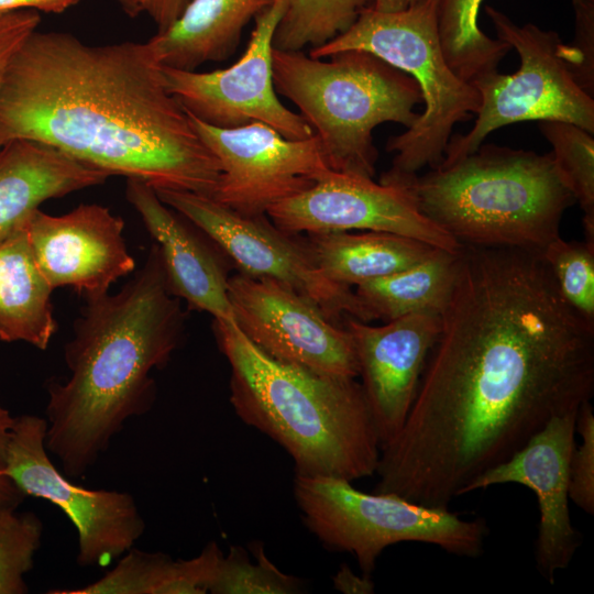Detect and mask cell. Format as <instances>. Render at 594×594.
Masks as SVG:
<instances>
[{"instance_id": "obj_23", "label": "cell", "mask_w": 594, "mask_h": 594, "mask_svg": "<svg viewBox=\"0 0 594 594\" xmlns=\"http://www.w3.org/2000/svg\"><path fill=\"white\" fill-rule=\"evenodd\" d=\"M316 264L329 280L352 287L406 270L435 246L386 232H329L308 234Z\"/></svg>"}, {"instance_id": "obj_14", "label": "cell", "mask_w": 594, "mask_h": 594, "mask_svg": "<svg viewBox=\"0 0 594 594\" xmlns=\"http://www.w3.org/2000/svg\"><path fill=\"white\" fill-rule=\"evenodd\" d=\"M234 321L271 358L331 376H359L353 338L308 298L271 278L229 277Z\"/></svg>"}, {"instance_id": "obj_15", "label": "cell", "mask_w": 594, "mask_h": 594, "mask_svg": "<svg viewBox=\"0 0 594 594\" xmlns=\"http://www.w3.org/2000/svg\"><path fill=\"white\" fill-rule=\"evenodd\" d=\"M266 215L290 233L362 230L399 234L450 252L462 248L419 211L405 186L332 169L309 189L271 207Z\"/></svg>"}, {"instance_id": "obj_27", "label": "cell", "mask_w": 594, "mask_h": 594, "mask_svg": "<svg viewBox=\"0 0 594 594\" xmlns=\"http://www.w3.org/2000/svg\"><path fill=\"white\" fill-rule=\"evenodd\" d=\"M557 169L583 211L585 242L594 245V134L558 120L539 121Z\"/></svg>"}, {"instance_id": "obj_28", "label": "cell", "mask_w": 594, "mask_h": 594, "mask_svg": "<svg viewBox=\"0 0 594 594\" xmlns=\"http://www.w3.org/2000/svg\"><path fill=\"white\" fill-rule=\"evenodd\" d=\"M373 0H288L273 47L302 51L319 47L344 33Z\"/></svg>"}, {"instance_id": "obj_22", "label": "cell", "mask_w": 594, "mask_h": 594, "mask_svg": "<svg viewBox=\"0 0 594 594\" xmlns=\"http://www.w3.org/2000/svg\"><path fill=\"white\" fill-rule=\"evenodd\" d=\"M23 226L0 242V340L45 350L57 329L54 289L36 264Z\"/></svg>"}, {"instance_id": "obj_36", "label": "cell", "mask_w": 594, "mask_h": 594, "mask_svg": "<svg viewBox=\"0 0 594 594\" xmlns=\"http://www.w3.org/2000/svg\"><path fill=\"white\" fill-rule=\"evenodd\" d=\"M190 0H131L127 14L147 13L157 25V32L168 29L183 13Z\"/></svg>"}, {"instance_id": "obj_39", "label": "cell", "mask_w": 594, "mask_h": 594, "mask_svg": "<svg viewBox=\"0 0 594 594\" xmlns=\"http://www.w3.org/2000/svg\"><path fill=\"white\" fill-rule=\"evenodd\" d=\"M372 6L380 11L391 12L404 9L402 0H373Z\"/></svg>"}, {"instance_id": "obj_24", "label": "cell", "mask_w": 594, "mask_h": 594, "mask_svg": "<svg viewBox=\"0 0 594 594\" xmlns=\"http://www.w3.org/2000/svg\"><path fill=\"white\" fill-rule=\"evenodd\" d=\"M223 556L215 541L188 560L131 548L114 568L85 586L50 594H206Z\"/></svg>"}, {"instance_id": "obj_38", "label": "cell", "mask_w": 594, "mask_h": 594, "mask_svg": "<svg viewBox=\"0 0 594 594\" xmlns=\"http://www.w3.org/2000/svg\"><path fill=\"white\" fill-rule=\"evenodd\" d=\"M80 0H0V13L35 10L45 13H62Z\"/></svg>"}, {"instance_id": "obj_1", "label": "cell", "mask_w": 594, "mask_h": 594, "mask_svg": "<svg viewBox=\"0 0 594 594\" xmlns=\"http://www.w3.org/2000/svg\"><path fill=\"white\" fill-rule=\"evenodd\" d=\"M594 394V322L561 295L541 252L463 245L441 331L374 493L449 508L554 416Z\"/></svg>"}, {"instance_id": "obj_7", "label": "cell", "mask_w": 594, "mask_h": 594, "mask_svg": "<svg viewBox=\"0 0 594 594\" xmlns=\"http://www.w3.org/2000/svg\"><path fill=\"white\" fill-rule=\"evenodd\" d=\"M438 0H417L398 11L384 12L372 4L356 21L328 43L310 48L323 58L345 50L370 52L418 84L425 109L405 132L392 136L389 169L380 183L404 186L426 166L436 168L444 157L455 124L470 120L481 105L477 90L448 65L437 28Z\"/></svg>"}, {"instance_id": "obj_25", "label": "cell", "mask_w": 594, "mask_h": 594, "mask_svg": "<svg viewBox=\"0 0 594 594\" xmlns=\"http://www.w3.org/2000/svg\"><path fill=\"white\" fill-rule=\"evenodd\" d=\"M460 251H435L421 262L392 275L355 286L365 322H384L414 314L442 315L459 274Z\"/></svg>"}, {"instance_id": "obj_26", "label": "cell", "mask_w": 594, "mask_h": 594, "mask_svg": "<svg viewBox=\"0 0 594 594\" xmlns=\"http://www.w3.org/2000/svg\"><path fill=\"white\" fill-rule=\"evenodd\" d=\"M483 0H438L437 28L449 67L463 80L497 70L512 47L479 26Z\"/></svg>"}, {"instance_id": "obj_2", "label": "cell", "mask_w": 594, "mask_h": 594, "mask_svg": "<svg viewBox=\"0 0 594 594\" xmlns=\"http://www.w3.org/2000/svg\"><path fill=\"white\" fill-rule=\"evenodd\" d=\"M31 140L154 189L213 197L221 168L146 43L31 33L0 90V147Z\"/></svg>"}, {"instance_id": "obj_4", "label": "cell", "mask_w": 594, "mask_h": 594, "mask_svg": "<svg viewBox=\"0 0 594 594\" xmlns=\"http://www.w3.org/2000/svg\"><path fill=\"white\" fill-rule=\"evenodd\" d=\"M237 416L292 458L295 475L350 482L375 474L381 443L361 383L277 361L234 322L213 321Z\"/></svg>"}, {"instance_id": "obj_20", "label": "cell", "mask_w": 594, "mask_h": 594, "mask_svg": "<svg viewBox=\"0 0 594 594\" xmlns=\"http://www.w3.org/2000/svg\"><path fill=\"white\" fill-rule=\"evenodd\" d=\"M110 175L31 140L0 147V242L44 201L102 184Z\"/></svg>"}, {"instance_id": "obj_5", "label": "cell", "mask_w": 594, "mask_h": 594, "mask_svg": "<svg viewBox=\"0 0 594 594\" xmlns=\"http://www.w3.org/2000/svg\"><path fill=\"white\" fill-rule=\"evenodd\" d=\"M405 187L419 211L459 244L542 252L575 200L551 153L482 144Z\"/></svg>"}, {"instance_id": "obj_13", "label": "cell", "mask_w": 594, "mask_h": 594, "mask_svg": "<svg viewBox=\"0 0 594 594\" xmlns=\"http://www.w3.org/2000/svg\"><path fill=\"white\" fill-rule=\"evenodd\" d=\"M188 116L221 168L212 198L243 216L266 215L330 170L316 134L292 140L262 122L222 129Z\"/></svg>"}, {"instance_id": "obj_31", "label": "cell", "mask_w": 594, "mask_h": 594, "mask_svg": "<svg viewBox=\"0 0 594 594\" xmlns=\"http://www.w3.org/2000/svg\"><path fill=\"white\" fill-rule=\"evenodd\" d=\"M541 254L565 301L594 322V245L558 237Z\"/></svg>"}, {"instance_id": "obj_35", "label": "cell", "mask_w": 594, "mask_h": 594, "mask_svg": "<svg viewBox=\"0 0 594 594\" xmlns=\"http://www.w3.org/2000/svg\"><path fill=\"white\" fill-rule=\"evenodd\" d=\"M13 422L14 417L0 399V513L16 509L26 497L4 474L7 446Z\"/></svg>"}, {"instance_id": "obj_18", "label": "cell", "mask_w": 594, "mask_h": 594, "mask_svg": "<svg viewBox=\"0 0 594 594\" xmlns=\"http://www.w3.org/2000/svg\"><path fill=\"white\" fill-rule=\"evenodd\" d=\"M355 345L359 376L381 448L402 429L415 400L441 316L414 314L372 326L345 318Z\"/></svg>"}, {"instance_id": "obj_34", "label": "cell", "mask_w": 594, "mask_h": 594, "mask_svg": "<svg viewBox=\"0 0 594 594\" xmlns=\"http://www.w3.org/2000/svg\"><path fill=\"white\" fill-rule=\"evenodd\" d=\"M40 23L41 15L35 10L0 13V90L11 57Z\"/></svg>"}, {"instance_id": "obj_19", "label": "cell", "mask_w": 594, "mask_h": 594, "mask_svg": "<svg viewBox=\"0 0 594 594\" xmlns=\"http://www.w3.org/2000/svg\"><path fill=\"white\" fill-rule=\"evenodd\" d=\"M125 195L158 246L172 294L215 320L235 323L221 251L146 183L128 178Z\"/></svg>"}, {"instance_id": "obj_32", "label": "cell", "mask_w": 594, "mask_h": 594, "mask_svg": "<svg viewBox=\"0 0 594 594\" xmlns=\"http://www.w3.org/2000/svg\"><path fill=\"white\" fill-rule=\"evenodd\" d=\"M575 431L582 442L574 447L570 460L569 498L583 512L594 514V409L591 400L578 409Z\"/></svg>"}, {"instance_id": "obj_17", "label": "cell", "mask_w": 594, "mask_h": 594, "mask_svg": "<svg viewBox=\"0 0 594 594\" xmlns=\"http://www.w3.org/2000/svg\"><path fill=\"white\" fill-rule=\"evenodd\" d=\"M34 258L53 289L69 286L85 299L108 293L135 268L121 217L79 205L62 216L35 210L24 222Z\"/></svg>"}, {"instance_id": "obj_21", "label": "cell", "mask_w": 594, "mask_h": 594, "mask_svg": "<svg viewBox=\"0 0 594 594\" xmlns=\"http://www.w3.org/2000/svg\"><path fill=\"white\" fill-rule=\"evenodd\" d=\"M275 0H190L180 16L146 43L166 67L196 70L207 62L228 59L245 25Z\"/></svg>"}, {"instance_id": "obj_40", "label": "cell", "mask_w": 594, "mask_h": 594, "mask_svg": "<svg viewBox=\"0 0 594 594\" xmlns=\"http://www.w3.org/2000/svg\"><path fill=\"white\" fill-rule=\"evenodd\" d=\"M117 2H119V4L122 7V9L124 10V12L128 11L129 7H130V1L131 0H116Z\"/></svg>"}, {"instance_id": "obj_30", "label": "cell", "mask_w": 594, "mask_h": 594, "mask_svg": "<svg viewBox=\"0 0 594 594\" xmlns=\"http://www.w3.org/2000/svg\"><path fill=\"white\" fill-rule=\"evenodd\" d=\"M42 536L43 522L33 512L0 513V594L29 592L25 575L34 565Z\"/></svg>"}, {"instance_id": "obj_12", "label": "cell", "mask_w": 594, "mask_h": 594, "mask_svg": "<svg viewBox=\"0 0 594 594\" xmlns=\"http://www.w3.org/2000/svg\"><path fill=\"white\" fill-rule=\"evenodd\" d=\"M288 0H275L258 13L242 56L208 73L162 66L165 85L190 116L217 128L262 122L292 140L315 133L305 119L278 99L273 79V38Z\"/></svg>"}, {"instance_id": "obj_6", "label": "cell", "mask_w": 594, "mask_h": 594, "mask_svg": "<svg viewBox=\"0 0 594 594\" xmlns=\"http://www.w3.org/2000/svg\"><path fill=\"white\" fill-rule=\"evenodd\" d=\"M273 79L319 138L330 169L369 178L378 158L373 130L384 122L410 128L424 102L413 77L363 50L316 58L273 47Z\"/></svg>"}, {"instance_id": "obj_9", "label": "cell", "mask_w": 594, "mask_h": 594, "mask_svg": "<svg viewBox=\"0 0 594 594\" xmlns=\"http://www.w3.org/2000/svg\"><path fill=\"white\" fill-rule=\"evenodd\" d=\"M497 38L519 56L513 74L494 70L471 80L481 105L472 129L451 135L441 164L475 152L486 136L505 125L522 121L558 120L594 134V98L574 81L560 56L559 34L534 23L517 25L506 14L486 6Z\"/></svg>"}, {"instance_id": "obj_3", "label": "cell", "mask_w": 594, "mask_h": 594, "mask_svg": "<svg viewBox=\"0 0 594 594\" xmlns=\"http://www.w3.org/2000/svg\"><path fill=\"white\" fill-rule=\"evenodd\" d=\"M65 344L66 381L46 386L45 447L69 479H80L128 419L153 407L151 372L164 367L184 331L180 299L169 290L158 246L116 294L87 298Z\"/></svg>"}, {"instance_id": "obj_33", "label": "cell", "mask_w": 594, "mask_h": 594, "mask_svg": "<svg viewBox=\"0 0 594 594\" xmlns=\"http://www.w3.org/2000/svg\"><path fill=\"white\" fill-rule=\"evenodd\" d=\"M574 36L561 42L560 56L578 86L594 98V0H572Z\"/></svg>"}, {"instance_id": "obj_11", "label": "cell", "mask_w": 594, "mask_h": 594, "mask_svg": "<svg viewBox=\"0 0 594 594\" xmlns=\"http://www.w3.org/2000/svg\"><path fill=\"white\" fill-rule=\"evenodd\" d=\"M46 430L43 417H14L4 474L25 496L54 504L73 522L78 537V565H108L142 537L145 520L128 492L89 490L61 473L45 447Z\"/></svg>"}, {"instance_id": "obj_41", "label": "cell", "mask_w": 594, "mask_h": 594, "mask_svg": "<svg viewBox=\"0 0 594 594\" xmlns=\"http://www.w3.org/2000/svg\"><path fill=\"white\" fill-rule=\"evenodd\" d=\"M402 1H403L404 8H406L407 6H409V4L414 3V2H416L417 0H402Z\"/></svg>"}, {"instance_id": "obj_10", "label": "cell", "mask_w": 594, "mask_h": 594, "mask_svg": "<svg viewBox=\"0 0 594 594\" xmlns=\"http://www.w3.org/2000/svg\"><path fill=\"white\" fill-rule=\"evenodd\" d=\"M155 191L165 205L206 234L240 273L285 284L337 324L346 317L365 322L354 290L321 274L308 238L282 230L267 215L243 216L208 196L172 189Z\"/></svg>"}, {"instance_id": "obj_29", "label": "cell", "mask_w": 594, "mask_h": 594, "mask_svg": "<svg viewBox=\"0 0 594 594\" xmlns=\"http://www.w3.org/2000/svg\"><path fill=\"white\" fill-rule=\"evenodd\" d=\"M250 551L241 546H231L222 556L216 574L209 585L212 594H297L305 588V582L282 572L267 558L261 541H253Z\"/></svg>"}, {"instance_id": "obj_16", "label": "cell", "mask_w": 594, "mask_h": 594, "mask_svg": "<svg viewBox=\"0 0 594 594\" xmlns=\"http://www.w3.org/2000/svg\"><path fill=\"white\" fill-rule=\"evenodd\" d=\"M576 410L552 417L519 450L488 469L463 491L469 494L498 484H520L537 497L540 519L536 565L547 583L571 563L581 544L569 508L570 460L575 447Z\"/></svg>"}, {"instance_id": "obj_37", "label": "cell", "mask_w": 594, "mask_h": 594, "mask_svg": "<svg viewBox=\"0 0 594 594\" xmlns=\"http://www.w3.org/2000/svg\"><path fill=\"white\" fill-rule=\"evenodd\" d=\"M333 587L344 594H372L374 583L370 575L355 574L348 564L343 563L332 578Z\"/></svg>"}, {"instance_id": "obj_8", "label": "cell", "mask_w": 594, "mask_h": 594, "mask_svg": "<svg viewBox=\"0 0 594 594\" xmlns=\"http://www.w3.org/2000/svg\"><path fill=\"white\" fill-rule=\"evenodd\" d=\"M294 496L305 526L322 546L350 552L362 574L370 576L389 546L421 542L476 558L488 534L482 518L463 519L449 508L395 494L365 493L338 477L295 475Z\"/></svg>"}]
</instances>
